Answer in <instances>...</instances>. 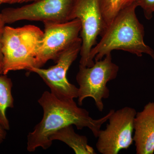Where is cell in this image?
Instances as JSON below:
<instances>
[{"instance_id":"1","label":"cell","mask_w":154,"mask_h":154,"mask_svg":"<svg viewBox=\"0 0 154 154\" xmlns=\"http://www.w3.org/2000/svg\"><path fill=\"white\" fill-rule=\"evenodd\" d=\"M43 109V117L27 136V150L33 152L38 147L47 149L52 145L51 136L59 130L75 125L78 130L88 128L96 138L102 125L108 120L114 110L102 118L94 119L88 110L78 107L74 99H62L45 91L38 100Z\"/></svg>"},{"instance_id":"2","label":"cell","mask_w":154,"mask_h":154,"mask_svg":"<svg viewBox=\"0 0 154 154\" xmlns=\"http://www.w3.org/2000/svg\"><path fill=\"white\" fill-rule=\"evenodd\" d=\"M135 2L122 10L107 25L98 43L92 48L90 59L101 60L113 51L122 50L137 57L147 54L154 60V50L144 40V28L136 14Z\"/></svg>"},{"instance_id":"3","label":"cell","mask_w":154,"mask_h":154,"mask_svg":"<svg viewBox=\"0 0 154 154\" xmlns=\"http://www.w3.org/2000/svg\"><path fill=\"white\" fill-rule=\"evenodd\" d=\"M43 37V31L34 25L5 26L2 38L3 74L35 67Z\"/></svg>"},{"instance_id":"4","label":"cell","mask_w":154,"mask_h":154,"mask_svg":"<svg viewBox=\"0 0 154 154\" xmlns=\"http://www.w3.org/2000/svg\"><path fill=\"white\" fill-rule=\"evenodd\" d=\"M94 62L91 67L79 66L76 76L79 85L78 104L82 106L85 99L91 98L94 99L98 110L102 112L104 108L103 100L110 96L107 83L116 79L119 67L112 61L111 54Z\"/></svg>"},{"instance_id":"5","label":"cell","mask_w":154,"mask_h":154,"mask_svg":"<svg viewBox=\"0 0 154 154\" xmlns=\"http://www.w3.org/2000/svg\"><path fill=\"white\" fill-rule=\"evenodd\" d=\"M75 19L79 20L82 27L80 65L93 66L90 59L91 50L97 43L98 36H102L106 28L99 0H74L69 21Z\"/></svg>"},{"instance_id":"6","label":"cell","mask_w":154,"mask_h":154,"mask_svg":"<svg viewBox=\"0 0 154 154\" xmlns=\"http://www.w3.org/2000/svg\"><path fill=\"white\" fill-rule=\"evenodd\" d=\"M82 45V40L79 37L61 53L54 65L48 69L33 67L28 71L38 75L49 87L51 93L59 99L78 98L79 88L69 82L66 75L80 54Z\"/></svg>"},{"instance_id":"7","label":"cell","mask_w":154,"mask_h":154,"mask_svg":"<svg viewBox=\"0 0 154 154\" xmlns=\"http://www.w3.org/2000/svg\"><path fill=\"white\" fill-rule=\"evenodd\" d=\"M137 112L134 108L129 107L113 110L106 128L101 130L97 137L96 147L99 152L117 154L132 144L134 122Z\"/></svg>"},{"instance_id":"8","label":"cell","mask_w":154,"mask_h":154,"mask_svg":"<svg viewBox=\"0 0 154 154\" xmlns=\"http://www.w3.org/2000/svg\"><path fill=\"white\" fill-rule=\"evenodd\" d=\"M74 0H38L18 8L3 9L6 24L22 20L62 23L69 21Z\"/></svg>"},{"instance_id":"9","label":"cell","mask_w":154,"mask_h":154,"mask_svg":"<svg viewBox=\"0 0 154 154\" xmlns=\"http://www.w3.org/2000/svg\"><path fill=\"white\" fill-rule=\"evenodd\" d=\"M43 24V37L35 67L42 68L50 60L56 61L61 53L79 37L82 28L78 19L62 23L45 22Z\"/></svg>"},{"instance_id":"10","label":"cell","mask_w":154,"mask_h":154,"mask_svg":"<svg viewBox=\"0 0 154 154\" xmlns=\"http://www.w3.org/2000/svg\"><path fill=\"white\" fill-rule=\"evenodd\" d=\"M133 141L137 154L154 152V102L137 112L134 122Z\"/></svg>"},{"instance_id":"11","label":"cell","mask_w":154,"mask_h":154,"mask_svg":"<svg viewBox=\"0 0 154 154\" xmlns=\"http://www.w3.org/2000/svg\"><path fill=\"white\" fill-rule=\"evenodd\" d=\"M50 139L60 141L67 145L76 154H96L91 146L88 145V138L75 131L73 125H68L53 134Z\"/></svg>"},{"instance_id":"12","label":"cell","mask_w":154,"mask_h":154,"mask_svg":"<svg viewBox=\"0 0 154 154\" xmlns=\"http://www.w3.org/2000/svg\"><path fill=\"white\" fill-rule=\"evenodd\" d=\"M13 84L7 75H0V125L6 130L10 129V122L6 115L9 108L14 107L12 94Z\"/></svg>"},{"instance_id":"13","label":"cell","mask_w":154,"mask_h":154,"mask_svg":"<svg viewBox=\"0 0 154 154\" xmlns=\"http://www.w3.org/2000/svg\"><path fill=\"white\" fill-rule=\"evenodd\" d=\"M136 0H99L102 17L106 27L119 13Z\"/></svg>"},{"instance_id":"14","label":"cell","mask_w":154,"mask_h":154,"mask_svg":"<svg viewBox=\"0 0 154 154\" xmlns=\"http://www.w3.org/2000/svg\"><path fill=\"white\" fill-rule=\"evenodd\" d=\"M137 7H140L143 11L144 16L147 20L152 18L154 14V0H136Z\"/></svg>"},{"instance_id":"15","label":"cell","mask_w":154,"mask_h":154,"mask_svg":"<svg viewBox=\"0 0 154 154\" xmlns=\"http://www.w3.org/2000/svg\"><path fill=\"white\" fill-rule=\"evenodd\" d=\"M5 25V22L3 19L2 14L0 13V75L3 74V72L4 56H3L2 50V38L4 29H5V26H6Z\"/></svg>"},{"instance_id":"16","label":"cell","mask_w":154,"mask_h":154,"mask_svg":"<svg viewBox=\"0 0 154 154\" xmlns=\"http://www.w3.org/2000/svg\"><path fill=\"white\" fill-rule=\"evenodd\" d=\"M38 0H0V5L3 4H15L30 3Z\"/></svg>"},{"instance_id":"17","label":"cell","mask_w":154,"mask_h":154,"mask_svg":"<svg viewBox=\"0 0 154 154\" xmlns=\"http://www.w3.org/2000/svg\"><path fill=\"white\" fill-rule=\"evenodd\" d=\"M2 125H0V145L5 140L7 136V131Z\"/></svg>"},{"instance_id":"18","label":"cell","mask_w":154,"mask_h":154,"mask_svg":"<svg viewBox=\"0 0 154 154\" xmlns=\"http://www.w3.org/2000/svg\"></svg>"}]
</instances>
